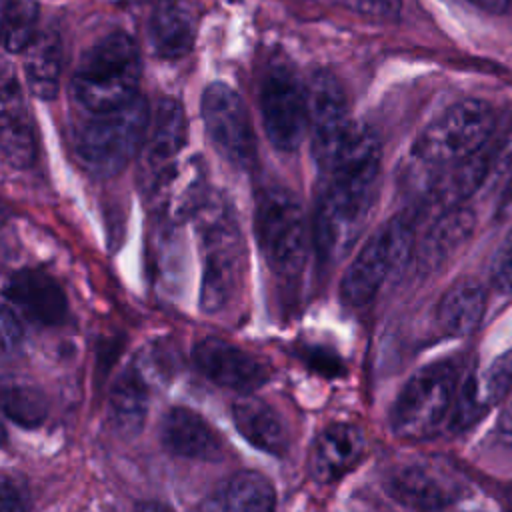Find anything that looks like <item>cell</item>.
Masks as SVG:
<instances>
[{
	"instance_id": "32",
	"label": "cell",
	"mask_w": 512,
	"mask_h": 512,
	"mask_svg": "<svg viewBox=\"0 0 512 512\" xmlns=\"http://www.w3.org/2000/svg\"><path fill=\"white\" fill-rule=\"evenodd\" d=\"M348 4L368 16H394L400 10V0H348Z\"/></svg>"
},
{
	"instance_id": "29",
	"label": "cell",
	"mask_w": 512,
	"mask_h": 512,
	"mask_svg": "<svg viewBox=\"0 0 512 512\" xmlns=\"http://www.w3.org/2000/svg\"><path fill=\"white\" fill-rule=\"evenodd\" d=\"M490 276L498 292L512 296V228L492 258Z\"/></svg>"
},
{
	"instance_id": "31",
	"label": "cell",
	"mask_w": 512,
	"mask_h": 512,
	"mask_svg": "<svg viewBox=\"0 0 512 512\" xmlns=\"http://www.w3.org/2000/svg\"><path fill=\"white\" fill-rule=\"evenodd\" d=\"M28 506L26 492L14 480L4 476L2 480V512H24Z\"/></svg>"
},
{
	"instance_id": "12",
	"label": "cell",
	"mask_w": 512,
	"mask_h": 512,
	"mask_svg": "<svg viewBox=\"0 0 512 512\" xmlns=\"http://www.w3.org/2000/svg\"><path fill=\"white\" fill-rule=\"evenodd\" d=\"M194 362L208 380L236 392H252L268 380V368L254 354L220 338L200 340Z\"/></svg>"
},
{
	"instance_id": "22",
	"label": "cell",
	"mask_w": 512,
	"mask_h": 512,
	"mask_svg": "<svg viewBox=\"0 0 512 512\" xmlns=\"http://www.w3.org/2000/svg\"><path fill=\"white\" fill-rule=\"evenodd\" d=\"M486 312V290L474 278L456 280L440 298L436 318L444 334L462 338L472 334Z\"/></svg>"
},
{
	"instance_id": "4",
	"label": "cell",
	"mask_w": 512,
	"mask_h": 512,
	"mask_svg": "<svg viewBox=\"0 0 512 512\" xmlns=\"http://www.w3.org/2000/svg\"><path fill=\"white\" fill-rule=\"evenodd\" d=\"M202 254L200 304L220 310L236 292L244 268V242L234 210L224 198H208L196 214Z\"/></svg>"
},
{
	"instance_id": "20",
	"label": "cell",
	"mask_w": 512,
	"mask_h": 512,
	"mask_svg": "<svg viewBox=\"0 0 512 512\" xmlns=\"http://www.w3.org/2000/svg\"><path fill=\"white\" fill-rule=\"evenodd\" d=\"M196 26L192 12L180 0H160L148 18V46L158 58L176 60L194 46Z\"/></svg>"
},
{
	"instance_id": "7",
	"label": "cell",
	"mask_w": 512,
	"mask_h": 512,
	"mask_svg": "<svg viewBox=\"0 0 512 512\" xmlns=\"http://www.w3.org/2000/svg\"><path fill=\"white\" fill-rule=\"evenodd\" d=\"M256 240L268 268L284 280L302 272L306 262V218L298 198L280 186L266 188L256 202Z\"/></svg>"
},
{
	"instance_id": "13",
	"label": "cell",
	"mask_w": 512,
	"mask_h": 512,
	"mask_svg": "<svg viewBox=\"0 0 512 512\" xmlns=\"http://www.w3.org/2000/svg\"><path fill=\"white\" fill-rule=\"evenodd\" d=\"M6 304L40 326H58L68 316V300L62 286L36 268L16 270L4 286Z\"/></svg>"
},
{
	"instance_id": "3",
	"label": "cell",
	"mask_w": 512,
	"mask_h": 512,
	"mask_svg": "<svg viewBox=\"0 0 512 512\" xmlns=\"http://www.w3.org/2000/svg\"><path fill=\"white\" fill-rule=\"evenodd\" d=\"M150 124L148 104L142 96L104 114H90L72 136L78 164L94 178H110L142 150Z\"/></svg>"
},
{
	"instance_id": "33",
	"label": "cell",
	"mask_w": 512,
	"mask_h": 512,
	"mask_svg": "<svg viewBox=\"0 0 512 512\" xmlns=\"http://www.w3.org/2000/svg\"><path fill=\"white\" fill-rule=\"evenodd\" d=\"M496 432L500 436L502 442L510 444L512 446V400L504 406V410L500 412L498 416V422H496Z\"/></svg>"
},
{
	"instance_id": "2",
	"label": "cell",
	"mask_w": 512,
	"mask_h": 512,
	"mask_svg": "<svg viewBox=\"0 0 512 512\" xmlns=\"http://www.w3.org/2000/svg\"><path fill=\"white\" fill-rule=\"evenodd\" d=\"M380 166L336 170L324 176L314 216V244L324 262H338L364 232L376 204Z\"/></svg>"
},
{
	"instance_id": "30",
	"label": "cell",
	"mask_w": 512,
	"mask_h": 512,
	"mask_svg": "<svg viewBox=\"0 0 512 512\" xmlns=\"http://www.w3.org/2000/svg\"><path fill=\"white\" fill-rule=\"evenodd\" d=\"M2 344H4V352H10L12 348H16L22 340V326L18 320V314L12 306L4 304L2 308Z\"/></svg>"
},
{
	"instance_id": "28",
	"label": "cell",
	"mask_w": 512,
	"mask_h": 512,
	"mask_svg": "<svg viewBox=\"0 0 512 512\" xmlns=\"http://www.w3.org/2000/svg\"><path fill=\"white\" fill-rule=\"evenodd\" d=\"M2 406L4 414L24 428H34L46 418L44 396L28 384H4Z\"/></svg>"
},
{
	"instance_id": "27",
	"label": "cell",
	"mask_w": 512,
	"mask_h": 512,
	"mask_svg": "<svg viewBox=\"0 0 512 512\" xmlns=\"http://www.w3.org/2000/svg\"><path fill=\"white\" fill-rule=\"evenodd\" d=\"M38 6L32 0H4L2 44L8 52H24L38 36Z\"/></svg>"
},
{
	"instance_id": "18",
	"label": "cell",
	"mask_w": 512,
	"mask_h": 512,
	"mask_svg": "<svg viewBox=\"0 0 512 512\" xmlns=\"http://www.w3.org/2000/svg\"><path fill=\"white\" fill-rule=\"evenodd\" d=\"M364 452L362 432L344 422L326 426L314 440L308 468L318 482H332L350 472Z\"/></svg>"
},
{
	"instance_id": "14",
	"label": "cell",
	"mask_w": 512,
	"mask_h": 512,
	"mask_svg": "<svg viewBox=\"0 0 512 512\" xmlns=\"http://www.w3.org/2000/svg\"><path fill=\"white\" fill-rule=\"evenodd\" d=\"M186 138L188 122L182 104L174 98L160 100L156 112L150 116L146 138L140 150L142 170L152 184L176 164L178 154L186 146Z\"/></svg>"
},
{
	"instance_id": "35",
	"label": "cell",
	"mask_w": 512,
	"mask_h": 512,
	"mask_svg": "<svg viewBox=\"0 0 512 512\" xmlns=\"http://www.w3.org/2000/svg\"><path fill=\"white\" fill-rule=\"evenodd\" d=\"M134 512H172V510L160 502H142Z\"/></svg>"
},
{
	"instance_id": "23",
	"label": "cell",
	"mask_w": 512,
	"mask_h": 512,
	"mask_svg": "<svg viewBox=\"0 0 512 512\" xmlns=\"http://www.w3.org/2000/svg\"><path fill=\"white\" fill-rule=\"evenodd\" d=\"M24 78L36 98L52 100L60 88L62 42L56 32H38L32 44L22 52Z\"/></svg>"
},
{
	"instance_id": "9",
	"label": "cell",
	"mask_w": 512,
	"mask_h": 512,
	"mask_svg": "<svg viewBox=\"0 0 512 512\" xmlns=\"http://www.w3.org/2000/svg\"><path fill=\"white\" fill-rule=\"evenodd\" d=\"M258 86L260 118L270 144L280 152L296 150L308 130L306 86L284 58L268 62Z\"/></svg>"
},
{
	"instance_id": "16",
	"label": "cell",
	"mask_w": 512,
	"mask_h": 512,
	"mask_svg": "<svg viewBox=\"0 0 512 512\" xmlns=\"http://www.w3.org/2000/svg\"><path fill=\"white\" fill-rule=\"evenodd\" d=\"M160 440L170 454L188 460H218L224 450L214 428L198 412L184 406L166 412L160 424Z\"/></svg>"
},
{
	"instance_id": "15",
	"label": "cell",
	"mask_w": 512,
	"mask_h": 512,
	"mask_svg": "<svg viewBox=\"0 0 512 512\" xmlns=\"http://www.w3.org/2000/svg\"><path fill=\"white\" fill-rule=\"evenodd\" d=\"M158 212L170 222L196 218L210 198L206 170L198 156L176 162L152 184Z\"/></svg>"
},
{
	"instance_id": "1",
	"label": "cell",
	"mask_w": 512,
	"mask_h": 512,
	"mask_svg": "<svg viewBox=\"0 0 512 512\" xmlns=\"http://www.w3.org/2000/svg\"><path fill=\"white\" fill-rule=\"evenodd\" d=\"M142 58L136 40L126 32H110L80 56L70 90L88 114H104L136 100Z\"/></svg>"
},
{
	"instance_id": "21",
	"label": "cell",
	"mask_w": 512,
	"mask_h": 512,
	"mask_svg": "<svg viewBox=\"0 0 512 512\" xmlns=\"http://www.w3.org/2000/svg\"><path fill=\"white\" fill-rule=\"evenodd\" d=\"M236 430L254 448L282 456L288 450V432L276 410L262 398L244 396L232 406Z\"/></svg>"
},
{
	"instance_id": "25",
	"label": "cell",
	"mask_w": 512,
	"mask_h": 512,
	"mask_svg": "<svg viewBox=\"0 0 512 512\" xmlns=\"http://www.w3.org/2000/svg\"><path fill=\"white\" fill-rule=\"evenodd\" d=\"M148 384L136 368L124 370L110 392V420L122 436H136L148 414Z\"/></svg>"
},
{
	"instance_id": "26",
	"label": "cell",
	"mask_w": 512,
	"mask_h": 512,
	"mask_svg": "<svg viewBox=\"0 0 512 512\" xmlns=\"http://www.w3.org/2000/svg\"><path fill=\"white\" fill-rule=\"evenodd\" d=\"M390 490L398 500L420 510H438L452 500L448 486L436 474L420 466L402 468L390 480Z\"/></svg>"
},
{
	"instance_id": "34",
	"label": "cell",
	"mask_w": 512,
	"mask_h": 512,
	"mask_svg": "<svg viewBox=\"0 0 512 512\" xmlns=\"http://www.w3.org/2000/svg\"><path fill=\"white\" fill-rule=\"evenodd\" d=\"M468 2H472L474 6H478L486 12H492V14H502L512 4V0H468Z\"/></svg>"
},
{
	"instance_id": "11",
	"label": "cell",
	"mask_w": 512,
	"mask_h": 512,
	"mask_svg": "<svg viewBox=\"0 0 512 512\" xmlns=\"http://www.w3.org/2000/svg\"><path fill=\"white\" fill-rule=\"evenodd\" d=\"M308 130L312 138V154L322 168L354 130L348 98L340 80L326 70H318L306 84Z\"/></svg>"
},
{
	"instance_id": "17",
	"label": "cell",
	"mask_w": 512,
	"mask_h": 512,
	"mask_svg": "<svg viewBox=\"0 0 512 512\" xmlns=\"http://www.w3.org/2000/svg\"><path fill=\"white\" fill-rule=\"evenodd\" d=\"M0 152L12 168H28L36 160L32 116L16 82L4 80L0 98Z\"/></svg>"
},
{
	"instance_id": "36",
	"label": "cell",
	"mask_w": 512,
	"mask_h": 512,
	"mask_svg": "<svg viewBox=\"0 0 512 512\" xmlns=\"http://www.w3.org/2000/svg\"><path fill=\"white\" fill-rule=\"evenodd\" d=\"M506 512H512V494L508 496V504H506Z\"/></svg>"
},
{
	"instance_id": "8",
	"label": "cell",
	"mask_w": 512,
	"mask_h": 512,
	"mask_svg": "<svg viewBox=\"0 0 512 512\" xmlns=\"http://www.w3.org/2000/svg\"><path fill=\"white\" fill-rule=\"evenodd\" d=\"M414 248L412 224L396 216L382 224L356 252L340 280V300L346 306H364L374 300L388 276L398 270Z\"/></svg>"
},
{
	"instance_id": "24",
	"label": "cell",
	"mask_w": 512,
	"mask_h": 512,
	"mask_svg": "<svg viewBox=\"0 0 512 512\" xmlns=\"http://www.w3.org/2000/svg\"><path fill=\"white\" fill-rule=\"evenodd\" d=\"M276 496L266 476L244 470L208 502L204 512H274Z\"/></svg>"
},
{
	"instance_id": "19",
	"label": "cell",
	"mask_w": 512,
	"mask_h": 512,
	"mask_svg": "<svg viewBox=\"0 0 512 512\" xmlns=\"http://www.w3.org/2000/svg\"><path fill=\"white\" fill-rule=\"evenodd\" d=\"M476 216L466 206H454L444 210L428 228L420 244L416 246V262L420 270H436L444 266L458 250L472 238Z\"/></svg>"
},
{
	"instance_id": "5",
	"label": "cell",
	"mask_w": 512,
	"mask_h": 512,
	"mask_svg": "<svg viewBox=\"0 0 512 512\" xmlns=\"http://www.w3.org/2000/svg\"><path fill=\"white\" fill-rule=\"evenodd\" d=\"M496 124L484 100H462L436 116L412 144V158L428 170H448L484 150Z\"/></svg>"
},
{
	"instance_id": "10",
	"label": "cell",
	"mask_w": 512,
	"mask_h": 512,
	"mask_svg": "<svg viewBox=\"0 0 512 512\" xmlns=\"http://www.w3.org/2000/svg\"><path fill=\"white\" fill-rule=\"evenodd\" d=\"M200 110L216 152L236 168L250 170L256 162V136L238 92L224 82H212L202 92Z\"/></svg>"
},
{
	"instance_id": "6",
	"label": "cell",
	"mask_w": 512,
	"mask_h": 512,
	"mask_svg": "<svg viewBox=\"0 0 512 512\" xmlns=\"http://www.w3.org/2000/svg\"><path fill=\"white\" fill-rule=\"evenodd\" d=\"M458 372L448 360L420 368L400 390L390 412L398 438L426 440L438 434L454 414L458 398Z\"/></svg>"
}]
</instances>
